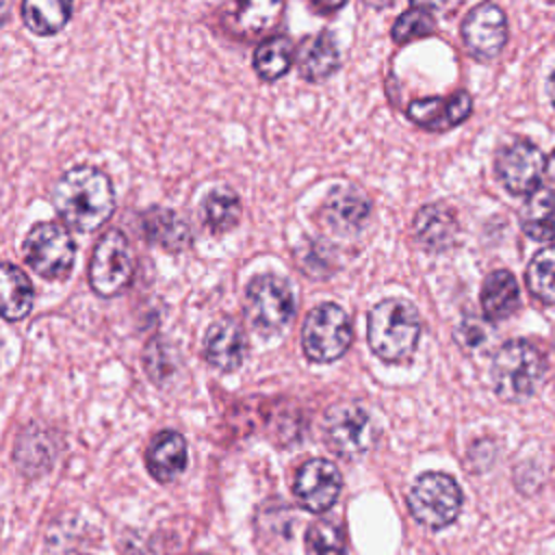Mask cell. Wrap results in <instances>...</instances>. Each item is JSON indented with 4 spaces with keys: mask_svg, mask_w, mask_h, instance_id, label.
Wrapping results in <instances>:
<instances>
[{
    "mask_svg": "<svg viewBox=\"0 0 555 555\" xmlns=\"http://www.w3.org/2000/svg\"><path fill=\"white\" fill-rule=\"evenodd\" d=\"M529 293L542 304H555V245L540 249L527 267Z\"/></svg>",
    "mask_w": 555,
    "mask_h": 555,
    "instance_id": "26",
    "label": "cell"
},
{
    "mask_svg": "<svg viewBox=\"0 0 555 555\" xmlns=\"http://www.w3.org/2000/svg\"><path fill=\"white\" fill-rule=\"evenodd\" d=\"M546 364L542 351L529 340L505 343L492 360V386L503 401H525L542 384Z\"/></svg>",
    "mask_w": 555,
    "mask_h": 555,
    "instance_id": "3",
    "label": "cell"
},
{
    "mask_svg": "<svg viewBox=\"0 0 555 555\" xmlns=\"http://www.w3.org/2000/svg\"><path fill=\"white\" fill-rule=\"evenodd\" d=\"M462 39L466 50L481 61H490L499 56V52L507 41L505 13L494 2L477 4L464 17Z\"/></svg>",
    "mask_w": 555,
    "mask_h": 555,
    "instance_id": "11",
    "label": "cell"
},
{
    "mask_svg": "<svg viewBox=\"0 0 555 555\" xmlns=\"http://www.w3.org/2000/svg\"><path fill=\"white\" fill-rule=\"evenodd\" d=\"M134 273V254L124 232L108 230L95 245L89 262V284L100 297L121 293Z\"/></svg>",
    "mask_w": 555,
    "mask_h": 555,
    "instance_id": "8",
    "label": "cell"
},
{
    "mask_svg": "<svg viewBox=\"0 0 555 555\" xmlns=\"http://www.w3.org/2000/svg\"><path fill=\"white\" fill-rule=\"evenodd\" d=\"M421 336L418 312L405 299H382L369 312L366 338L369 347L384 362L408 360Z\"/></svg>",
    "mask_w": 555,
    "mask_h": 555,
    "instance_id": "2",
    "label": "cell"
},
{
    "mask_svg": "<svg viewBox=\"0 0 555 555\" xmlns=\"http://www.w3.org/2000/svg\"><path fill=\"white\" fill-rule=\"evenodd\" d=\"M59 217L78 232L102 228L115 210L111 178L91 165L67 169L50 191Z\"/></svg>",
    "mask_w": 555,
    "mask_h": 555,
    "instance_id": "1",
    "label": "cell"
},
{
    "mask_svg": "<svg viewBox=\"0 0 555 555\" xmlns=\"http://www.w3.org/2000/svg\"><path fill=\"white\" fill-rule=\"evenodd\" d=\"M35 291L28 275L11 262L2 264V317L7 321L24 319L33 308Z\"/></svg>",
    "mask_w": 555,
    "mask_h": 555,
    "instance_id": "23",
    "label": "cell"
},
{
    "mask_svg": "<svg viewBox=\"0 0 555 555\" xmlns=\"http://www.w3.org/2000/svg\"><path fill=\"white\" fill-rule=\"evenodd\" d=\"M366 4H371V7H384V4H388L390 0H364Z\"/></svg>",
    "mask_w": 555,
    "mask_h": 555,
    "instance_id": "34",
    "label": "cell"
},
{
    "mask_svg": "<svg viewBox=\"0 0 555 555\" xmlns=\"http://www.w3.org/2000/svg\"><path fill=\"white\" fill-rule=\"evenodd\" d=\"M306 551L310 555H345V531L332 520H317L306 531Z\"/></svg>",
    "mask_w": 555,
    "mask_h": 555,
    "instance_id": "27",
    "label": "cell"
},
{
    "mask_svg": "<svg viewBox=\"0 0 555 555\" xmlns=\"http://www.w3.org/2000/svg\"><path fill=\"white\" fill-rule=\"evenodd\" d=\"M295 61L301 78L319 82L330 78L338 69L340 54L334 43V37L330 33H319L299 46Z\"/></svg>",
    "mask_w": 555,
    "mask_h": 555,
    "instance_id": "18",
    "label": "cell"
},
{
    "mask_svg": "<svg viewBox=\"0 0 555 555\" xmlns=\"http://www.w3.org/2000/svg\"><path fill=\"white\" fill-rule=\"evenodd\" d=\"M247 356V338L238 321L221 319L212 323L204 338V358L217 371H234Z\"/></svg>",
    "mask_w": 555,
    "mask_h": 555,
    "instance_id": "14",
    "label": "cell"
},
{
    "mask_svg": "<svg viewBox=\"0 0 555 555\" xmlns=\"http://www.w3.org/2000/svg\"><path fill=\"white\" fill-rule=\"evenodd\" d=\"M351 321L336 304H319L306 317L301 330L304 353L312 362L338 360L351 345Z\"/></svg>",
    "mask_w": 555,
    "mask_h": 555,
    "instance_id": "6",
    "label": "cell"
},
{
    "mask_svg": "<svg viewBox=\"0 0 555 555\" xmlns=\"http://www.w3.org/2000/svg\"><path fill=\"white\" fill-rule=\"evenodd\" d=\"M375 440V425L358 403H343L327 412L325 442L343 460L362 457Z\"/></svg>",
    "mask_w": 555,
    "mask_h": 555,
    "instance_id": "9",
    "label": "cell"
},
{
    "mask_svg": "<svg viewBox=\"0 0 555 555\" xmlns=\"http://www.w3.org/2000/svg\"><path fill=\"white\" fill-rule=\"evenodd\" d=\"M520 225L533 241L555 238V191L535 189L520 208Z\"/></svg>",
    "mask_w": 555,
    "mask_h": 555,
    "instance_id": "21",
    "label": "cell"
},
{
    "mask_svg": "<svg viewBox=\"0 0 555 555\" xmlns=\"http://www.w3.org/2000/svg\"><path fill=\"white\" fill-rule=\"evenodd\" d=\"M520 304V291L516 284V278L505 271L496 269L492 271L481 286V310L488 321H503L512 312H516Z\"/></svg>",
    "mask_w": 555,
    "mask_h": 555,
    "instance_id": "19",
    "label": "cell"
},
{
    "mask_svg": "<svg viewBox=\"0 0 555 555\" xmlns=\"http://www.w3.org/2000/svg\"><path fill=\"white\" fill-rule=\"evenodd\" d=\"M447 0H412V4L414 7H418V9H427V11H431V9H438L440 4H444Z\"/></svg>",
    "mask_w": 555,
    "mask_h": 555,
    "instance_id": "31",
    "label": "cell"
},
{
    "mask_svg": "<svg viewBox=\"0 0 555 555\" xmlns=\"http://www.w3.org/2000/svg\"><path fill=\"white\" fill-rule=\"evenodd\" d=\"M369 212H371V204L366 195L353 186L334 189L321 208V217L325 225L340 234L358 232L366 223Z\"/></svg>",
    "mask_w": 555,
    "mask_h": 555,
    "instance_id": "15",
    "label": "cell"
},
{
    "mask_svg": "<svg viewBox=\"0 0 555 555\" xmlns=\"http://www.w3.org/2000/svg\"><path fill=\"white\" fill-rule=\"evenodd\" d=\"M434 28H436V24H434L431 11L412 7V9H408L405 13H401V15L395 20V26H392V33H390V35H392V41H395V43L403 46V43H410L412 39L431 35Z\"/></svg>",
    "mask_w": 555,
    "mask_h": 555,
    "instance_id": "28",
    "label": "cell"
},
{
    "mask_svg": "<svg viewBox=\"0 0 555 555\" xmlns=\"http://www.w3.org/2000/svg\"><path fill=\"white\" fill-rule=\"evenodd\" d=\"M457 336H460V340H462L468 349H475V347H479V345L486 340L488 332H486V327H483V323H481L479 319H466V321L462 323Z\"/></svg>",
    "mask_w": 555,
    "mask_h": 555,
    "instance_id": "29",
    "label": "cell"
},
{
    "mask_svg": "<svg viewBox=\"0 0 555 555\" xmlns=\"http://www.w3.org/2000/svg\"><path fill=\"white\" fill-rule=\"evenodd\" d=\"M202 555H204V553H202Z\"/></svg>",
    "mask_w": 555,
    "mask_h": 555,
    "instance_id": "35",
    "label": "cell"
},
{
    "mask_svg": "<svg viewBox=\"0 0 555 555\" xmlns=\"http://www.w3.org/2000/svg\"><path fill=\"white\" fill-rule=\"evenodd\" d=\"M245 317L264 336L282 332L295 314V297L288 282L275 273L256 275L245 291Z\"/></svg>",
    "mask_w": 555,
    "mask_h": 555,
    "instance_id": "4",
    "label": "cell"
},
{
    "mask_svg": "<svg viewBox=\"0 0 555 555\" xmlns=\"http://www.w3.org/2000/svg\"><path fill=\"white\" fill-rule=\"evenodd\" d=\"M408 505L421 525L442 529L457 518L462 509V490L451 475L425 473L414 481L408 494Z\"/></svg>",
    "mask_w": 555,
    "mask_h": 555,
    "instance_id": "5",
    "label": "cell"
},
{
    "mask_svg": "<svg viewBox=\"0 0 555 555\" xmlns=\"http://www.w3.org/2000/svg\"><path fill=\"white\" fill-rule=\"evenodd\" d=\"M494 171L509 193L531 195L538 189L542 173L546 171V160L531 141L518 139L499 150Z\"/></svg>",
    "mask_w": 555,
    "mask_h": 555,
    "instance_id": "10",
    "label": "cell"
},
{
    "mask_svg": "<svg viewBox=\"0 0 555 555\" xmlns=\"http://www.w3.org/2000/svg\"><path fill=\"white\" fill-rule=\"evenodd\" d=\"M457 234L455 212L442 204H425L414 217V236L429 251H444Z\"/></svg>",
    "mask_w": 555,
    "mask_h": 555,
    "instance_id": "16",
    "label": "cell"
},
{
    "mask_svg": "<svg viewBox=\"0 0 555 555\" xmlns=\"http://www.w3.org/2000/svg\"><path fill=\"white\" fill-rule=\"evenodd\" d=\"M72 17V0H22V20L35 35H54Z\"/></svg>",
    "mask_w": 555,
    "mask_h": 555,
    "instance_id": "22",
    "label": "cell"
},
{
    "mask_svg": "<svg viewBox=\"0 0 555 555\" xmlns=\"http://www.w3.org/2000/svg\"><path fill=\"white\" fill-rule=\"evenodd\" d=\"M345 2L347 0H310L314 11H319V13H332V11L340 9Z\"/></svg>",
    "mask_w": 555,
    "mask_h": 555,
    "instance_id": "30",
    "label": "cell"
},
{
    "mask_svg": "<svg viewBox=\"0 0 555 555\" xmlns=\"http://www.w3.org/2000/svg\"><path fill=\"white\" fill-rule=\"evenodd\" d=\"M152 477L160 483L173 481L186 464V442L178 431L165 429L156 434L147 447L145 455Z\"/></svg>",
    "mask_w": 555,
    "mask_h": 555,
    "instance_id": "17",
    "label": "cell"
},
{
    "mask_svg": "<svg viewBox=\"0 0 555 555\" xmlns=\"http://www.w3.org/2000/svg\"><path fill=\"white\" fill-rule=\"evenodd\" d=\"M340 486H343V479H340L338 468L332 462L317 457V460L306 462L297 470L293 492L306 509L325 512L338 499Z\"/></svg>",
    "mask_w": 555,
    "mask_h": 555,
    "instance_id": "12",
    "label": "cell"
},
{
    "mask_svg": "<svg viewBox=\"0 0 555 555\" xmlns=\"http://www.w3.org/2000/svg\"><path fill=\"white\" fill-rule=\"evenodd\" d=\"M548 95H551V102H553V106H555V72H553V76H551V80H548Z\"/></svg>",
    "mask_w": 555,
    "mask_h": 555,
    "instance_id": "33",
    "label": "cell"
},
{
    "mask_svg": "<svg viewBox=\"0 0 555 555\" xmlns=\"http://www.w3.org/2000/svg\"><path fill=\"white\" fill-rule=\"evenodd\" d=\"M241 202L232 189L217 186L202 202V221L212 234H223L238 223Z\"/></svg>",
    "mask_w": 555,
    "mask_h": 555,
    "instance_id": "24",
    "label": "cell"
},
{
    "mask_svg": "<svg viewBox=\"0 0 555 555\" xmlns=\"http://www.w3.org/2000/svg\"><path fill=\"white\" fill-rule=\"evenodd\" d=\"M546 176L555 182V150H553L551 156L546 158Z\"/></svg>",
    "mask_w": 555,
    "mask_h": 555,
    "instance_id": "32",
    "label": "cell"
},
{
    "mask_svg": "<svg viewBox=\"0 0 555 555\" xmlns=\"http://www.w3.org/2000/svg\"><path fill=\"white\" fill-rule=\"evenodd\" d=\"M145 238L167 251H182L191 243L186 223L167 208H150L143 215Z\"/></svg>",
    "mask_w": 555,
    "mask_h": 555,
    "instance_id": "20",
    "label": "cell"
},
{
    "mask_svg": "<svg viewBox=\"0 0 555 555\" xmlns=\"http://www.w3.org/2000/svg\"><path fill=\"white\" fill-rule=\"evenodd\" d=\"M473 108V100L468 91H455L449 98H418L408 104V117L425 128L444 132L462 124Z\"/></svg>",
    "mask_w": 555,
    "mask_h": 555,
    "instance_id": "13",
    "label": "cell"
},
{
    "mask_svg": "<svg viewBox=\"0 0 555 555\" xmlns=\"http://www.w3.org/2000/svg\"><path fill=\"white\" fill-rule=\"evenodd\" d=\"M22 247L28 267L46 280H63L74 267L76 245L69 232L54 221H41L30 228Z\"/></svg>",
    "mask_w": 555,
    "mask_h": 555,
    "instance_id": "7",
    "label": "cell"
},
{
    "mask_svg": "<svg viewBox=\"0 0 555 555\" xmlns=\"http://www.w3.org/2000/svg\"><path fill=\"white\" fill-rule=\"evenodd\" d=\"M293 63V43L286 37L264 39L254 50V69L264 80L282 78Z\"/></svg>",
    "mask_w": 555,
    "mask_h": 555,
    "instance_id": "25",
    "label": "cell"
}]
</instances>
